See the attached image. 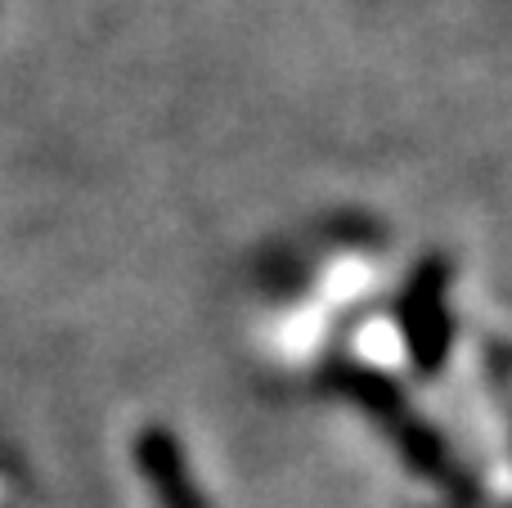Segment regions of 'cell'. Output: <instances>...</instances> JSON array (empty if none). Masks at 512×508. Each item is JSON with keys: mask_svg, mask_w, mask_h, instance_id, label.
Segmentation results:
<instances>
[{"mask_svg": "<svg viewBox=\"0 0 512 508\" xmlns=\"http://www.w3.org/2000/svg\"><path fill=\"white\" fill-rule=\"evenodd\" d=\"M135 468H140V477L149 482V491L158 495L162 508H212L203 486L189 473L180 441L162 423H144L140 428V437H135Z\"/></svg>", "mask_w": 512, "mask_h": 508, "instance_id": "obj_3", "label": "cell"}, {"mask_svg": "<svg viewBox=\"0 0 512 508\" xmlns=\"http://www.w3.org/2000/svg\"><path fill=\"white\" fill-rule=\"evenodd\" d=\"M319 378H324V387H333L346 401L360 405L382 428V437L405 455V464L414 468L418 477H427L432 486H441L454 508H486L490 504L481 482L459 464V455L445 446V437L405 401V392H400L387 374H378L373 365H360V360L337 356L319 369Z\"/></svg>", "mask_w": 512, "mask_h": 508, "instance_id": "obj_1", "label": "cell"}, {"mask_svg": "<svg viewBox=\"0 0 512 508\" xmlns=\"http://www.w3.org/2000/svg\"><path fill=\"white\" fill-rule=\"evenodd\" d=\"M450 261L423 257L405 288L396 293V324L400 342L409 351V365L418 378H436L454 347V315H450Z\"/></svg>", "mask_w": 512, "mask_h": 508, "instance_id": "obj_2", "label": "cell"}]
</instances>
